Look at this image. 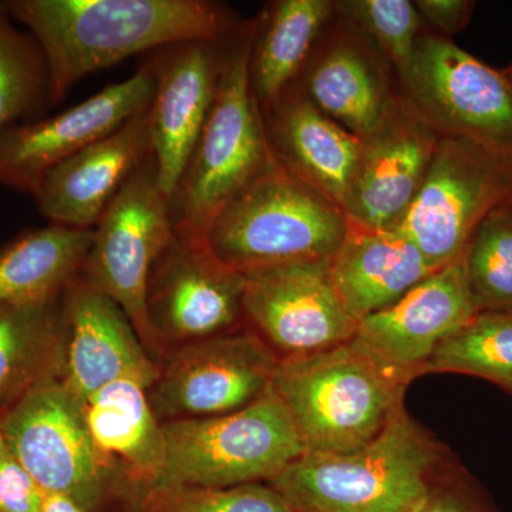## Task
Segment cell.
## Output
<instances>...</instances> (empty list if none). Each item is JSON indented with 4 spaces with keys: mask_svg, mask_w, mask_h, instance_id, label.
Returning <instances> with one entry per match:
<instances>
[{
    "mask_svg": "<svg viewBox=\"0 0 512 512\" xmlns=\"http://www.w3.org/2000/svg\"><path fill=\"white\" fill-rule=\"evenodd\" d=\"M35 37L52 83V106L86 77L128 57L180 43L225 42L245 22L214 0H5Z\"/></svg>",
    "mask_w": 512,
    "mask_h": 512,
    "instance_id": "1",
    "label": "cell"
},
{
    "mask_svg": "<svg viewBox=\"0 0 512 512\" xmlns=\"http://www.w3.org/2000/svg\"><path fill=\"white\" fill-rule=\"evenodd\" d=\"M451 451L406 409L349 453H305L269 485L295 512H421Z\"/></svg>",
    "mask_w": 512,
    "mask_h": 512,
    "instance_id": "2",
    "label": "cell"
},
{
    "mask_svg": "<svg viewBox=\"0 0 512 512\" xmlns=\"http://www.w3.org/2000/svg\"><path fill=\"white\" fill-rule=\"evenodd\" d=\"M252 36L254 19L225 43L210 119L170 198L174 235L183 241L207 244L222 212L275 161L249 89Z\"/></svg>",
    "mask_w": 512,
    "mask_h": 512,
    "instance_id": "3",
    "label": "cell"
},
{
    "mask_svg": "<svg viewBox=\"0 0 512 512\" xmlns=\"http://www.w3.org/2000/svg\"><path fill=\"white\" fill-rule=\"evenodd\" d=\"M410 384L355 343L282 360L272 389L306 453L355 451L376 439L404 409Z\"/></svg>",
    "mask_w": 512,
    "mask_h": 512,
    "instance_id": "4",
    "label": "cell"
},
{
    "mask_svg": "<svg viewBox=\"0 0 512 512\" xmlns=\"http://www.w3.org/2000/svg\"><path fill=\"white\" fill-rule=\"evenodd\" d=\"M349 229L338 204L275 160L222 212L207 244L224 264L247 275L282 265L329 264Z\"/></svg>",
    "mask_w": 512,
    "mask_h": 512,
    "instance_id": "5",
    "label": "cell"
},
{
    "mask_svg": "<svg viewBox=\"0 0 512 512\" xmlns=\"http://www.w3.org/2000/svg\"><path fill=\"white\" fill-rule=\"evenodd\" d=\"M163 433L164 468L156 485L268 484L306 453L272 387L238 412L163 421Z\"/></svg>",
    "mask_w": 512,
    "mask_h": 512,
    "instance_id": "6",
    "label": "cell"
},
{
    "mask_svg": "<svg viewBox=\"0 0 512 512\" xmlns=\"http://www.w3.org/2000/svg\"><path fill=\"white\" fill-rule=\"evenodd\" d=\"M5 446L45 493L87 512H121L119 488L99 456L86 407L62 379L37 387L0 417Z\"/></svg>",
    "mask_w": 512,
    "mask_h": 512,
    "instance_id": "7",
    "label": "cell"
},
{
    "mask_svg": "<svg viewBox=\"0 0 512 512\" xmlns=\"http://www.w3.org/2000/svg\"><path fill=\"white\" fill-rule=\"evenodd\" d=\"M512 205V151L440 137L423 187L399 225L434 271L457 264L481 222Z\"/></svg>",
    "mask_w": 512,
    "mask_h": 512,
    "instance_id": "8",
    "label": "cell"
},
{
    "mask_svg": "<svg viewBox=\"0 0 512 512\" xmlns=\"http://www.w3.org/2000/svg\"><path fill=\"white\" fill-rule=\"evenodd\" d=\"M396 80L403 99L440 137L512 151V90L503 70L448 37L423 32Z\"/></svg>",
    "mask_w": 512,
    "mask_h": 512,
    "instance_id": "9",
    "label": "cell"
},
{
    "mask_svg": "<svg viewBox=\"0 0 512 512\" xmlns=\"http://www.w3.org/2000/svg\"><path fill=\"white\" fill-rule=\"evenodd\" d=\"M173 239L170 200L151 154L94 227L82 275L123 309L158 363L164 355L148 325L146 292L151 269Z\"/></svg>",
    "mask_w": 512,
    "mask_h": 512,
    "instance_id": "10",
    "label": "cell"
},
{
    "mask_svg": "<svg viewBox=\"0 0 512 512\" xmlns=\"http://www.w3.org/2000/svg\"><path fill=\"white\" fill-rule=\"evenodd\" d=\"M279 359L247 326L170 350L147 394L160 421L238 412L272 387Z\"/></svg>",
    "mask_w": 512,
    "mask_h": 512,
    "instance_id": "11",
    "label": "cell"
},
{
    "mask_svg": "<svg viewBox=\"0 0 512 512\" xmlns=\"http://www.w3.org/2000/svg\"><path fill=\"white\" fill-rule=\"evenodd\" d=\"M245 285V275L208 244L174 235L151 269L146 292L148 325L163 355L245 326Z\"/></svg>",
    "mask_w": 512,
    "mask_h": 512,
    "instance_id": "12",
    "label": "cell"
},
{
    "mask_svg": "<svg viewBox=\"0 0 512 512\" xmlns=\"http://www.w3.org/2000/svg\"><path fill=\"white\" fill-rule=\"evenodd\" d=\"M329 264L282 265L245 275V326L279 362L338 348L355 338L359 320L336 291Z\"/></svg>",
    "mask_w": 512,
    "mask_h": 512,
    "instance_id": "13",
    "label": "cell"
},
{
    "mask_svg": "<svg viewBox=\"0 0 512 512\" xmlns=\"http://www.w3.org/2000/svg\"><path fill=\"white\" fill-rule=\"evenodd\" d=\"M154 87L153 67L147 62L133 76L109 84L70 109L2 131L0 185L35 194L53 168L147 109Z\"/></svg>",
    "mask_w": 512,
    "mask_h": 512,
    "instance_id": "14",
    "label": "cell"
},
{
    "mask_svg": "<svg viewBox=\"0 0 512 512\" xmlns=\"http://www.w3.org/2000/svg\"><path fill=\"white\" fill-rule=\"evenodd\" d=\"M439 140L397 92L379 126L362 138L343 204L349 224L376 231L399 228L423 187Z\"/></svg>",
    "mask_w": 512,
    "mask_h": 512,
    "instance_id": "15",
    "label": "cell"
},
{
    "mask_svg": "<svg viewBox=\"0 0 512 512\" xmlns=\"http://www.w3.org/2000/svg\"><path fill=\"white\" fill-rule=\"evenodd\" d=\"M227 40L180 43L157 50L156 56L148 60L156 79L148 106L151 148L158 183L168 200L210 119Z\"/></svg>",
    "mask_w": 512,
    "mask_h": 512,
    "instance_id": "16",
    "label": "cell"
},
{
    "mask_svg": "<svg viewBox=\"0 0 512 512\" xmlns=\"http://www.w3.org/2000/svg\"><path fill=\"white\" fill-rule=\"evenodd\" d=\"M477 315L460 261L383 311L360 320L352 342L394 375L412 383L448 338Z\"/></svg>",
    "mask_w": 512,
    "mask_h": 512,
    "instance_id": "17",
    "label": "cell"
},
{
    "mask_svg": "<svg viewBox=\"0 0 512 512\" xmlns=\"http://www.w3.org/2000/svg\"><path fill=\"white\" fill-rule=\"evenodd\" d=\"M63 382L83 402L103 387L136 380L150 387L160 372L123 309L80 275L63 295Z\"/></svg>",
    "mask_w": 512,
    "mask_h": 512,
    "instance_id": "18",
    "label": "cell"
},
{
    "mask_svg": "<svg viewBox=\"0 0 512 512\" xmlns=\"http://www.w3.org/2000/svg\"><path fill=\"white\" fill-rule=\"evenodd\" d=\"M296 84L326 116L360 138L379 126L399 92L390 64L338 10Z\"/></svg>",
    "mask_w": 512,
    "mask_h": 512,
    "instance_id": "19",
    "label": "cell"
},
{
    "mask_svg": "<svg viewBox=\"0 0 512 512\" xmlns=\"http://www.w3.org/2000/svg\"><path fill=\"white\" fill-rule=\"evenodd\" d=\"M151 154L147 107L53 168L32 195L37 210L49 224L94 229Z\"/></svg>",
    "mask_w": 512,
    "mask_h": 512,
    "instance_id": "20",
    "label": "cell"
},
{
    "mask_svg": "<svg viewBox=\"0 0 512 512\" xmlns=\"http://www.w3.org/2000/svg\"><path fill=\"white\" fill-rule=\"evenodd\" d=\"M261 117L275 160L343 210L362 138L326 116L298 84Z\"/></svg>",
    "mask_w": 512,
    "mask_h": 512,
    "instance_id": "21",
    "label": "cell"
},
{
    "mask_svg": "<svg viewBox=\"0 0 512 512\" xmlns=\"http://www.w3.org/2000/svg\"><path fill=\"white\" fill-rule=\"evenodd\" d=\"M147 390L136 380H120L84 402L94 446L119 488L121 511L163 474V421L154 413Z\"/></svg>",
    "mask_w": 512,
    "mask_h": 512,
    "instance_id": "22",
    "label": "cell"
},
{
    "mask_svg": "<svg viewBox=\"0 0 512 512\" xmlns=\"http://www.w3.org/2000/svg\"><path fill=\"white\" fill-rule=\"evenodd\" d=\"M329 271L340 298L359 322L400 301L436 272L399 229L376 231L353 225Z\"/></svg>",
    "mask_w": 512,
    "mask_h": 512,
    "instance_id": "23",
    "label": "cell"
},
{
    "mask_svg": "<svg viewBox=\"0 0 512 512\" xmlns=\"http://www.w3.org/2000/svg\"><path fill=\"white\" fill-rule=\"evenodd\" d=\"M335 16L333 0H276L256 16L248 79L261 116L298 83Z\"/></svg>",
    "mask_w": 512,
    "mask_h": 512,
    "instance_id": "24",
    "label": "cell"
},
{
    "mask_svg": "<svg viewBox=\"0 0 512 512\" xmlns=\"http://www.w3.org/2000/svg\"><path fill=\"white\" fill-rule=\"evenodd\" d=\"M94 229L49 224L0 247V305H42L62 298L82 275Z\"/></svg>",
    "mask_w": 512,
    "mask_h": 512,
    "instance_id": "25",
    "label": "cell"
},
{
    "mask_svg": "<svg viewBox=\"0 0 512 512\" xmlns=\"http://www.w3.org/2000/svg\"><path fill=\"white\" fill-rule=\"evenodd\" d=\"M63 296L42 305H0V417L43 384L63 379Z\"/></svg>",
    "mask_w": 512,
    "mask_h": 512,
    "instance_id": "26",
    "label": "cell"
},
{
    "mask_svg": "<svg viewBox=\"0 0 512 512\" xmlns=\"http://www.w3.org/2000/svg\"><path fill=\"white\" fill-rule=\"evenodd\" d=\"M50 109L52 83L42 49L0 2V133L43 119Z\"/></svg>",
    "mask_w": 512,
    "mask_h": 512,
    "instance_id": "27",
    "label": "cell"
},
{
    "mask_svg": "<svg viewBox=\"0 0 512 512\" xmlns=\"http://www.w3.org/2000/svg\"><path fill=\"white\" fill-rule=\"evenodd\" d=\"M426 373L480 377L512 396V311L477 313L436 350Z\"/></svg>",
    "mask_w": 512,
    "mask_h": 512,
    "instance_id": "28",
    "label": "cell"
},
{
    "mask_svg": "<svg viewBox=\"0 0 512 512\" xmlns=\"http://www.w3.org/2000/svg\"><path fill=\"white\" fill-rule=\"evenodd\" d=\"M460 264L477 313L512 311V205L481 222Z\"/></svg>",
    "mask_w": 512,
    "mask_h": 512,
    "instance_id": "29",
    "label": "cell"
},
{
    "mask_svg": "<svg viewBox=\"0 0 512 512\" xmlns=\"http://www.w3.org/2000/svg\"><path fill=\"white\" fill-rule=\"evenodd\" d=\"M123 512H295L266 483L211 488L153 485L134 494Z\"/></svg>",
    "mask_w": 512,
    "mask_h": 512,
    "instance_id": "30",
    "label": "cell"
},
{
    "mask_svg": "<svg viewBox=\"0 0 512 512\" xmlns=\"http://www.w3.org/2000/svg\"><path fill=\"white\" fill-rule=\"evenodd\" d=\"M336 10L379 50L396 76L409 66L424 25L413 2L345 0L336 2Z\"/></svg>",
    "mask_w": 512,
    "mask_h": 512,
    "instance_id": "31",
    "label": "cell"
},
{
    "mask_svg": "<svg viewBox=\"0 0 512 512\" xmlns=\"http://www.w3.org/2000/svg\"><path fill=\"white\" fill-rule=\"evenodd\" d=\"M421 512H504L470 471L451 454L440 468Z\"/></svg>",
    "mask_w": 512,
    "mask_h": 512,
    "instance_id": "32",
    "label": "cell"
},
{
    "mask_svg": "<svg viewBox=\"0 0 512 512\" xmlns=\"http://www.w3.org/2000/svg\"><path fill=\"white\" fill-rule=\"evenodd\" d=\"M46 493L5 448L0 456V512H42Z\"/></svg>",
    "mask_w": 512,
    "mask_h": 512,
    "instance_id": "33",
    "label": "cell"
},
{
    "mask_svg": "<svg viewBox=\"0 0 512 512\" xmlns=\"http://www.w3.org/2000/svg\"><path fill=\"white\" fill-rule=\"evenodd\" d=\"M413 3L423 23L436 29V35L448 39L466 29L476 8V2L470 0H416Z\"/></svg>",
    "mask_w": 512,
    "mask_h": 512,
    "instance_id": "34",
    "label": "cell"
},
{
    "mask_svg": "<svg viewBox=\"0 0 512 512\" xmlns=\"http://www.w3.org/2000/svg\"><path fill=\"white\" fill-rule=\"evenodd\" d=\"M42 512H87L79 504L62 494L46 493Z\"/></svg>",
    "mask_w": 512,
    "mask_h": 512,
    "instance_id": "35",
    "label": "cell"
},
{
    "mask_svg": "<svg viewBox=\"0 0 512 512\" xmlns=\"http://www.w3.org/2000/svg\"><path fill=\"white\" fill-rule=\"evenodd\" d=\"M503 74L505 76V79H507L508 84H510L511 90H512V63L510 66L505 67L503 70Z\"/></svg>",
    "mask_w": 512,
    "mask_h": 512,
    "instance_id": "36",
    "label": "cell"
},
{
    "mask_svg": "<svg viewBox=\"0 0 512 512\" xmlns=\"http://www.w3.org/2000/svg\"><path fill=\"white\" fill-rule=\"evenodd\" d=\"M5 439H3L2 427H0V456H2L3 451H5Z\"/></svg>",
    "mask_w": 512,
    "mask_h": 512,
    "instance_id": "37",
    "label": "cell"
}]
</instances>
